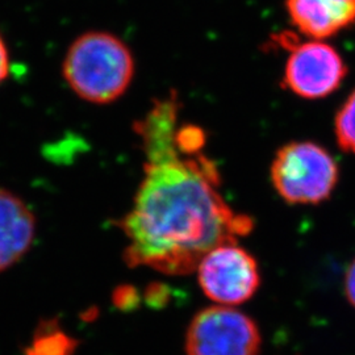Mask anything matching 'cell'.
<instances>
[{
	"mask_svg": "<svg viewBox=\"0 0 355 355\" xmlns=\"http://www.w3.org/2000/svg\"><path fill=\"white\" fill-rule=\"evenodd\" d=\"M345 296L355 309V258L347 266L345 274Z\"/></svg>",
	"mask_w": 355,
	"mask_h": 355,
	"instance_id": "8fae6325",
	"label": "cell"
},
{
	"mask_svg": "<svg viewBox=\"0 0 355 355\" xmlns=\"http://www.w3.org/2000/svg\"><path fill=\"white\" fill-rule=\"evenodd\" d=\"M36 236V217L12 191L0 189V272L26 255Z\"/></svg>",
	"mask_w": 355,
	"mask_h": 355,
	"instance_id": "ba28073f",
	"label": "cell"
},
{
	"mask_svg": "<svg viewBox=\"0 0 355 355\" xmlns=\"http://www.w3.org/2000/svg\"><path fill=\"white\" fill-rule=\"evenodd\" d=\"M76 343L55 324L46 322L38 327L26 355H73Z\"/></svg>",
	"mask_w": 355,
	"mask_h": 355,
	"instance_id": "9c48e42d",
	"label": "cell"
},
{
	"mask_svg": "<svg viewBox=\"0 0 355 355\" xmlns=\"http://www.w3.org/2000/svg\"><path fill=\"white\" fill-rule=\"evenodd\" d=\"M175 91L157 98L135 123L144 152V175L119 227L127 239L124 259L166 275L196 271L204 255L253 229L221 195L215 162L203 153L205 133L180 124Z\"/></svg>",
	"mask_w": 355,
	"mask_h": 355,
	"instance_id": "6da1fadb",
	"label": "cell"
},
{
	"mask_svg": "<svg viewBox=\"0 0 355 355\" xmlns=\"http://www.w3.org/2000/svg\"><path fill=\"white\" fill-rule=\"evenodd\" d=\"M196 271L204 295L217 305L243 304L261 286L257 259L239 242L216 246L204 255Z\"/></svg>",
	"mask_w": 355,
	"mask_h": 355,
	"instance_id": "5b68a950",
	"label": "cell"
},
{
	"mask_svg": "<svg viewBox=\"0 0 355 355\" xmlns=\"http://www.w3.org/2000/svg\"><path fill=\"white\" fill-rule=\"evenodd\" d=\"M271 183L291 205H316L336 190L340 170L325 148L312 141H293L282 146L270 168Z\"/></svg>",
	"mask_w": 355,
	"mask_h": 355,
	"instance_id": "3957f363",
	"label": "cell"
},
{
	"mask_svg": "<svg viewBox=\"0 0 355 355\" xmlns=\"http://www.w3.org/2000/svg\"><path fill=\"white\" fill-rule=\"evenodd\" d=\"M334 133L343 152L355 154V89L336 114Z\"/></svg>",
	"mask_w": 355,
	"mask_h": 355,
	"instance_id": "30bf717a",
	"label": "cell"
},
{
	"mask_svg": "<svg viewBox=\"0 0 355 355\" xmlns=\"http://www.w3.org/2000/svg\"><path fill=\"white\" fill-rule=\"evenodd\" d=\"M136 64L120 37L105 31H89L71 42L64 54L62 76L76 96L91 104L120 99L133 82Z\"/></svg>",
	"mask_w": 355,
	"mask_h": 355,
	"instance_id": "7a4b0ae2",
	"label": "cell"
},
{
	"mask_svg": "<svg viewBox=\"0 0 355 355\" xmlns=\"http://www.w3.org/2000/svg\"><path fill=\"white\" fill-rule=\"evenodd\" d=\"M284 66L283 86L295 95L316 101L329 96L347 74L341 54L322 40L293 44Z\"/></svg>",
	"mask_w": 355,
	"mask_h": 355,
	"instance_id": "8992f818",
	"label": "cell"
},
{
	"mask_svg": "<svg viewBox=\"0 0 355 355\" xmlns=\"http://www.w3.org/2000/svg\"><path fill=\"white\" fill-rule=\"evenodd\" d=\"M262 336L253 318L234 306L212 305L191 320L187 355H259Z\"/></svg>",
	"mask_w": 355,
	"mask_h": 355,
	"instance_id": "277c9868",
	"label": "cell"
},
{
	"mask_svg": "<svg viewBox=\"0 0 355 355\" xmlns=\"http://www.w3.org/2000/svg\"><path fill=\"white\" fill-rule=\"evenodd\" d=\"M286 10L309 40L333 37L355 24V0H286Z\"/></svg>",
	"mask_w": 355,
	"mask_h": 355,
	"instance_id": "52a82bcc",
	"label": "cell"
},
{
	"mask_svg": "<svg viewBox=\"0 0 355 355\" xmlns=\"http://www.w3.org/2000/svg\"><path fill=\"white\" fill-rule=\"evenodd\" d=\"M10 76V51L6 41L0 35V85Z\"/></svg>",
	"mask_w": 355,
	"mask_h": 355,
	"instance_id": "7c38bea8",
	"label": "cell"
}]
</instances>
